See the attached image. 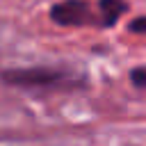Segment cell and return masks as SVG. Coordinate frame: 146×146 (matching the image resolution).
Listing matches in <instances>:
<instances>
[{"mask_svg": "<svg viewBox=\"0 0 146 146\" xmlns=\"http://www.w3.org/2000/svg\"><path fill=\"white\" fill-rule=\"evenodd\" d=\"M0 82L23 91L39 94H66L84 87V78H78L68 68L59 66H18V68H0Z\"/></svg>", "mask_w": 146, "mask_h": 146, "instance_id": "6da1fadb", "label": "cell"}, {"mask_svg": "<svg viewBox=\"0 0 146 146\" xmlns=\"http://www.w3.org/2000/svg\"><path fill=\"white\" fill-rule=\"evenodd\" d=\"M50 21L62 25V27H87V25H98V14L96 7L89 0H62L55 2L48 11Z\"/></svg>", "mask_w": 146, "mask_h": 146, "instance_id": "7a4b0ae2", "label": "cell"}, {"mask_svg": "<svg viewBox=\"0 0 146 146\" xmlns=\"http://www.w3.org/2000/svg\"><path fill=\"white\" fill-rule=\"evenodd\" d=\"M130 9L125 0H98L96 14H98V27H114L119 18Z\"/></svg>", "mask_w": 146, "mask_h": 146, "instance_id": "3957f363", "label": "cell"}, {"mask_svg": "<svg viewBox=\"0 0 146 146\" xmlns=\"http://www.w3.org/2000/svg\"><path fill=\"white\" fill-rule=\"evenodd\" d=\"M130 80H132L135 89L144 91V89H146V68H144V66H135L132 73H130Z\"/></svg>", "mask_w": 146, "mask_h": 146, "instance_id": "277c9868", "label": "cell"}, {"mask_svg": "<svg viewBox=\"0 0 146 146\" xmlns=\"http://www.w3.org/2000/svg\"><path fill=\"white\" fill-rule=\"evenodd\" d=\"M128 30L130 32H135V34H139V36H144L146 34V16H135V21H130L128 23Z\"/></svg>", "mask_w": 146, "mask_h": 146, "instance_id": "5b68a950", "label": "cell"}]
</instances>
